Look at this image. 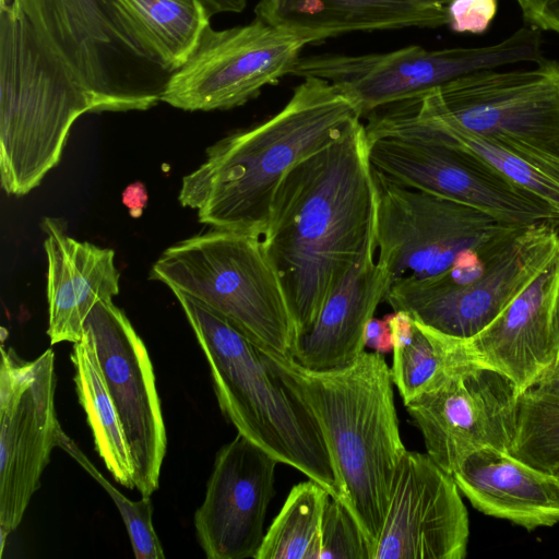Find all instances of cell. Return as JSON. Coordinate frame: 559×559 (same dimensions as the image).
<instances>
[{
  "instance_id": "obj_1",
  "label": "cell",
  "mask_w": 559,
  "mask_h": 559,
  "mask_svg": "<svg viewBox=\"0 0 559 559\" xmlns=\"http://www.w3.org/2000/svg\"><path fill=\"white\" fill-rule=\"evenodd\" d=\"M376 211L362 122L299 162L277 187L262 240L282 280L297 337L311 328L346 273L374 258Z\"/></svg>"
},
{
  "instance_id": "obj_2",
  "label": "cell",
  "mask_w": 559,
  "mask_h": 559,
  "mask_svg": "<svg viewBox=\"0 0 559 559\" xmlns=\"http://www.w3.org/2000/svg\"><path fill=\"white\" fill-rule=\"evenodd\" d=\"M356 104L330 82L304 78L273 117L206 150L182 178L178 200L215 229L262 237L277 187L299 162L361 122Z\"/></svg>"
},
{
  "instance_id": "obj_3",
  "label": "cell",
  "mask_w": 559,
  "mask_h": 559,
  "mask_svg": "<svg viewBox=\"0 0 559 559\" xmlns=\"http://www.w3.org/2000/svg\"><path fill=\"white\" fill-rule=\"evenodd\" d=\"M261 353L314 416L330 454L338 500L357 522L373 559L394 476L406 452L391 368L383 354L364 352L346 367L311 370L290 356Z\"/></svg>"
},
{
  "instance_id": "obj_4",
  "label": "cell",
  "mask_w": 559,
  "mask_h": 559,
  "mask_svg": "<svg viewBox=\"0 0 559 559\" xmlns=\"http://www.w3.org/2000/svg\"><path fill=\"white\" fill-rule=\"evenodd\" d=\"M205 355L219 408L237 431L324 487L340 490L319 425L261 350L202 301L173 292Z\"/></svg>"
},
{
  "instance_id": "obj_5",
  "label": "cell",
  "mask_w": 559,
  "mask_h": 559,
  "mask_svg": "<svg viewBox=\"0 0 559 559\" xmlns=\"http://www.w3.org/2000/svg\"><path fill=\"white\" fill-rule=\"evenodd\" d=\"M92 100L17 0L0 4V176L8 194L36 188L60 160Z\"/></svg>"
},
{
  "instance_id": "obj_6",
  "label": "cell",
  "mask_w": 559,
  "mask_h": 559,
  "mask_svg": "<svg viewBox=\"0 0 559 559\" xmlns=\"http://www.w3.org/2000/svg\"><path fill=\"white\" fill-rule=\"evenodd\" d=\"M148 277L202 301L259 349L292 355L297 330L262 237L212 228L168 247Z\"/></svg>"
},
{
  "instance_id": "obj_7",
  "label": "cell",
  "mask_w": 559,
  "mask_h": 559,
  "mask_svg": "<svg viewBox=\"0 0 559 559\" xmlns=\"http://www.w3.org/2000/svg\"><path fill=\"white\" fill-rule=\"evenodd\" d=\"M88 94L93 112L147 110L170 73L126 33L110 0H17Z\"/></svg>"
},
{
  "instance_id": "obj_8",
  "label": "cell",
  "mask_w": 559,
  "mask_h": 559,
  "mask_svg": "<svg viewBox=\"0 0 559 559\" xmlns=\"http://www.w3.org/2000/svg\"><path fill=\"white\" fill-rule=\"evenodd\" d=\"M371 166L392 180L515 225L558 222L544 201L474 153L402 119L392 109L365 124Z\"/></svg>"
},
{
  "instance_id": "obj_9",
  "label": "cell",
  "mask_w": 559,
  "mask_h": 559,
  "mask_svg": "<svg viewBox=\"0 0 559 559\" xmlns=\"http://www.w3.org/2000/svg\"><path fill=\"white\" fill-rule=\"evenodd\" d=\"M544 59L542 31L528 25L481 47L429 50L413 45L382 53L300 57L292 74L330 82L365 116L469 73L519 62L539 63Z\"/></svg>"
},
{
  "instance_id": "obj_10",
  "label": "cell",
  "mask_w": 559,
  "mask_h": 559,
  "mask_svg": "<svg viewBox=\"0 0 559 559\" xmlns=\"http://www.w3.org/2000/svg\"><path fill=\"white\" fill-rule=\"evenodd\" d=\"M438 107L559 182V61L481 70L431 91Z\"/></svg>"
},
{
  "instance_id": "obj_11",
  "label": "cell",
  "mask_w": 559,
  "mask_h": 559,
  "mask_svg": "<svg viewBox=\"0 0 559 559\" xmlns=\"http://www.w3.org/2000/svg\"><path fill=\"white\" fill-rule=\"evenodd\" d=\"M559 253V223L525 226L467 281L447 272L392 282L385 301L433 332L466 343L484 331Z\"/></svg>"
},
{
  "instance_id": "obj_12",
  "label": "cell",
  "mask_w": 559,
  "mask_h": 559,
  "mask_svg": "<svg viewBox=\"0 0 559 559\" xmlns=\"http://www.w3.org/2000/svg\"><path fill=\"white\" fill-rule=\"evenodd\" d=\"M372 169L377 262L390 273L392 282L439 275L464 253L523 227L463 203L403 186Z\"/></svg>"
},
{
  "instance_id": "obj_13",
  "label": "cell",
  "mask_w": 559,
  "mask_h": 559,
  "mask_svg": "<svg viewBox=\"0 0 559 559\" xmlns=\"http://www.w3.org/2000/svg\"><path fill=\"white\" fill-rule=\"evenodd\" d=\"M306 45L258 17L226 29L210 25L187 62L170 74L162 102L188 111L242 106L292 74Z\"/></svg>"
},
{
  "instance_id": "obj_14",
  "label": "cell",
  "mask_w": 559,
  "mask_h": 559,
  "mask_svg": "<svg viewBox=\"0 0 559 559\" xmlns=\"http://www.w3.org/2000/svg\"><path fill=\"white\" fill-rule=\"evenodd\" d=\"M55 353L45 350L22 359L1 346L0 365V535L15 531L50 455L59 447L62 428L55 407Z\"/></svg>"
},
{
  "instance_id": "obj_15",
  "label": "cell",
  "mask_w": 559,
  "mask_h": 559,
  "mask_svg": "<svg viewBox=\"0 0 559 559\" xmlns=\"http://www.w3.org/2000/svg\"><path fill=\"white\" fill-rule=\"evenodd\" d=\"M520 395L507 377L471 359L445 370L404 405L427 454L452 475L480 449L511 452Z\"/></svg>"
},
{
  "instance_id": "obj_16",
  "label": "cell",
  "mask_w": 559,
  "mask_h": 559,
  "mask_svg": "<svg viewBox=\"0 0 559 559\" xmlns=\"http://www.w3.org/2000/svg\"><path fill=\"white\" fill-rule=\"evenodd\" d=\"M128 444L133 481L142 497L159 487L167 433L148 352L124 311L100 300L83 325Z\"/></svg>"
},
{
  "instance_id": "obj_17",
  "label": "cell",
  "mask_w": 559,
  "mask_h": 559,
  "mask_svg": "<svg viewBox=\"0 0 559 559\" xmlns=\"http://www.w3.org/2000/svg\"><path fill=\"white\" fill-rule=\"evenodd\" d=\"M469 521L453 476L428 454L404 453L373 559H463Z\"/></svg>"
},
{
  "instance_id": "obj_18",
  "label": "cell",
  "mask_w": 559,
  "mask_h": 559,
  "mask_svg": "<svg viewBox=\"0 0 559 559\" xmlns=\"http://www.w3.org/2000/svg\"><path fill=\"white\" fill-rule=\"evenodd\" d=\"M277 463L239 432L218 450L204 500L193 516L206 558H254L265 535Z\"/></svg>"
},
{
  "instance_id": "obj_19",
  "label": "cell",
  "mask_w": 559,
  "mask_h": 559,
  "mask_svg": "<svg viewBox=\"0 0 559 559\" xmlns=\"http://www.w3.org/2000/svg\"><path fill=\"white\" fill-rule=\"evenodd\" d=\"M559 253L478 335L464 343L471 358L507 377L522 394L556 359L551 313Z\"/></svg>"
},
{
  "instance_id": "obj_20",
  "label": "cell",
  "mask_w": 559,
  "mask_h": 559,
  "mask_svg": "<svg viewBox=\"0 0 559 559\" xmlns=\"http://www.w3.org/2000/svg\"><path fill=\"white\" fill-rule=\"evenodd\" d=\"M41 227L48 263L47 334L51 345L76 343L94 306L100 300H112L119 293L115 251L68 236L57 218L45 217Z\"/></svg>"
},
{
  "instance_id": "obj_21",
  "label": "cell",
  "mask_w": 559,
  "mask_h": 559,
  "mask_svg": "<svg viewBox=\"0 0 559 559\" xmlns=\"http://www.w3.org/2000/svg\"><path fill=\"white\" fill-rule=\"evenodd\" d=\"M460 491L479 512L527 531L559 523V478L511 452L484 448L452 474Z\"/></svg>"
},
{
  "instance_id": "obj_22",
  "label": "cell",
  "mask_w": 559,
  "mask_h": 559,
  "mask_svg": "<svg viewBox=\"0 0 559 559\" xmlns=\"http://www.w3.org/2000/svg\"><path fill=\"white\" fill-rule=\"evenodd\" d=\"M391 285L390 273L376 258L355 264L332 290L311 328L297 337L290 357L311 370L354 362L365 352L367 324Z\"/></svg>"
},
{
  "instance_id": "obj_23",
  "label": "cell",
  "mask_w": 559,
  "mask_h": 559,
  "mask_svg": "<svg viewBox=\"0 0 559 559\" xmlns=\"http://www.w3.org/2000/svg\"><path fill=\"white\" fill-rule=\"evenodd\" d=\"M254 13L308 44L352 32L448 25L447 5L430 0H260Z\"/></svg>"
},
{
  "instance_id": "obj_24",
  "label": "cell",
  "mask_w": 559,
  "mask_h": 559,
  "mask_svg": "<svg viewBox=\"0 0 559 559\" xmlns=\"http://www.w3.org/2000/svg\"><path fill=\"white\" fill-rule=\"evenodd\" d=\"M126 33L168 73L197 48L211 14L201 0H110Z\"/></svg>"
},
{
  "instance_id": "obj_25",
  "label": "cell",
  "mask_w": 559,
  "mask_h": 559,
  "mask_svg": "<svg viewBox=\"0 0 559 559\" xmlns=\"http://www.w3.org/2000/svg\"><path fill=\"white\" fill-rule=\"evenodd\" d=\"M393 111L408 123L483 158L504 177L531 192L559 217V182L491 141L465 130L436 104L431 91L396 104Z\"/></svg>"
},
{
  "instance_id": "obj_26",
  "label": "cell",
  "mask_w": 559,
  "mask_h": 559,
  "mask_svg": "<svg viewBox=\"0 0 559 559\" xmlns=\"http://www.w3.org/2000/svg\"><path fill=\"white\" fill-rule=\"evenodd\" d=\"M388 320L393 338L391 376L404 403L449 368L472 359L464 343L433 332L405 311H394Z\"/></svg>"
},
{
  "instance_id": "obj_27",
  "label": "cell",
  "mask_w": 559,
  "mask_h": 559,
  "mask_svg": "<svg viewBox=\"0 0 559 559\" xmlns=\"http://www.w3.org/2000/svg\"><path fill=\"white\" fill-rule=\"evenodd\" d=\"M70 358L79 402L86 414L98 455L118 484L135 489L129 449L118 414L105 386L95 353L83 336L73 343Z\"/></svg>"
},
{
  "instance_id": "obj_28",
  "label": "cell",
  "mask_w": 559,
  "mask_h": 559,
  "mask_svg": "<svg viewBox=\"0 0 559 559\" xmlns=\"http://www.w3.org/2000/svg\"><path fill=\"white\" fill-rule=\"evenodd\" d=\"M329 491L314 480L292 488L254 559H318Z\"/></svg>"
},
{
  "instance_id": "obj_29",
  "label": "cell",
  "mask_w": 559,
  "mask_h": 559,
  "mask_svg": "<svg viewBox=\"0 0 559 559\" xmlns=\"http://www.w3.org/2000/svg\"><path fill=\"white\" fill-rule=\"evenodd\" d=\"M511 453L547 472L559 468V396L531 390L520 395Z\"/></svg>"
},
{
  "instance_id": "obj_30",
  "label": "cell",
  "mask_w": 559,
  "mask_h": 559,
  "mask_svg": "<svg viewBox=\"0 0 559 559\" xmlns=\"http://www.w3.org/2000/svg\"><path fill=\"white\" fill-rule=\"evenodd\" d=\"M59 447L73 457L110 496L126 525L136 559H164L165 554L153 526V503L150 497L132 501L120 492L96 468L79 445L62 431Z\"/></svg>"
},
{
  "instance_id": "obj_31",
  "label": "cell",
  "mask_w": 559,
  "mask_h": 559,
  "mask_svg": "<svg viewBox=\"0 0 559 559\" xmlns=\"http://www.w3.org/2000/svg\"><path fill=\"white\" fill-rule=\"evenodd\" d=\"M318 559H371L357 522L333 497H330L323 515Z\"/></svg>"
},
{
  "instance_id": "obj_32",
  "label": "cell",
  "mask_w": 559,
  "mask_h": 559,
  "mask_svg": "<svg viewBox=\"0 0 559 559\" xmlns=\"http://www.w3.org/2000/svg\"><path fill=\"white\" fill-rule=\"evenodd\" d=\"M497 10V0H451L447 4L448 26L456 33L481 34Z\"/></svg>"
},
{
  "instance_id": "obj_33",
  "label": "cell",
  "mask_w": 559,
  "mask_h": 559,
  "mask_svg": "<svg viewBox=\"0 0 559 559\" xmlns=\"http://www.w3.org/2000/svg\"><path fill=\"white\" fill-rule=\"evenodd\" d=\"M527 25L559 34V0H516Z\"/></svg>"
},
{
  "instance_id": "obj_34",
  "label": "cell",
  "mask_w": 559,
  "mask_h": 559,
  "mask_svg": "<svg viewBox=\"0 0 559 559\" xmlns=\"http://www.w3.org/2000/svg\"><path fill=\"white\" fill-rule=\"evenodd\" d=\"M365 345L381 354L393 350V338L388 317L383 320L372 318L368 322Z\"/></svg>"
},
{
  "instance_id": "obj_35",
  "label": "cell",
  "mask_w": 559,
  "mask_h": 559,
  "mask_svg": "<svg viewBox=\"0 0 559 559\" xmlns=\"http://www.w3.org/2000/svg\"><path fill=\"white\" fill-rule=\"evenodd\" d=\"M528 390L540 394L559 396V358L554 361Z\"/></svg>"
},
{
  "instance_id": "obj_36",
  "label": "cell",
  "mask_w": 559,
  "mask_h": 559,
  "mask_svg": "<svg viewBox=\"0 0 559 559\" xmlns=\"http://www.w3.org/2000/svg\"><path fill=\"white\" fill-rule=\"evenodd\" d=\"M211 16L219 13H240L248 0H201Z\"/></svg>"
},
{
  "instance_id": "obj_37",
  "label": "cell",
  "mask_w": 559,
  "mask_h": 559,
  "mask_svg": "<svg viewBox=\"0 0 559 559\" xmlns=\"http://www.w3.org/2000/svg\"><path fill=\"white\" fill-rule=\"evenodd\" d=\"M551 334L552 343L556 354V359L559 358V280L554 298L552 313H551ZM555 359V360H556Z\"/></svg>"
},
{
  "instance_id": "obj_38",
  "label": "cell",
  "mask_w": 559,
  "mask_h": 559,
  "mask_svg": "<svg viewBox=\"0 0 559 559\" xmlns=\"http://www.w3.org/2000/svg\"><path fill=\"white\" fill-rule=\"evenodd\" d=\"M447 5L451 0H430Z\"/></svg>"
},
{
  "instance_id": "obj_39",
  "label": "cell",
  "mask_w": 559,
  "mask_h": 559,
  "mask_svg": "<svg viewBox=\"0 0 559 559\" xmlns=\"http://www.w3.org/2000/svg\"><path fill=\"white\" fill-rule=\"evenodd\" d=\"M555 473H556V475H557V476H558V478H559V468H558Z\"/></svg>"
}]
</instances>
